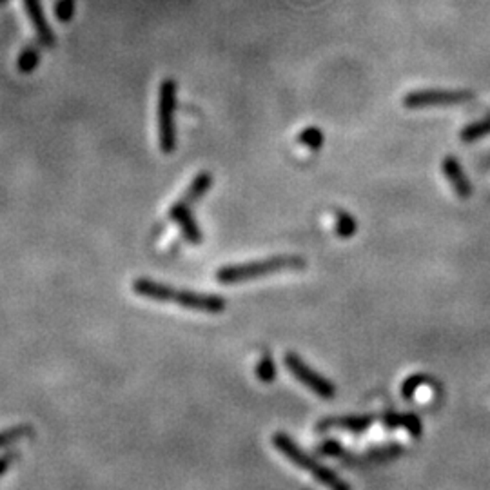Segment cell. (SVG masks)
Masks as SVG:
<instances>
[{
  "instance_id": "20",
  "label": "cell",
  "mask_w": 490,
  "mask_h": 490,
  "mask_svg": "<svg viewBox=\"0 0 490 490\" xmlns=\"http://www.w3.org/2000/svg\"><path fill=\"white\" fill-rule=\"evenodd\" d=\"M318 452H321V454H326V456H338L342 454V447H340L338 441L329 440L326 441L323 445L318 447Z\"/></svg>"
},
{
  "instance_id": "7",
  "label": "cell",
  "mask_w": 490,
  "mask_h": 490,
  "mask_svg": "<svg viewBox=\"0 0 490 490\" xmlns=\"http://www.w3.org/2000/svg\"><path fill=\"white\" fill-rule=\"evenodd\" d=\"M441 171H443V176L449 182L450 189L456 192V195L461 198V200H468L472 196V183L468 180V176L465 174L463 165L461 162L452 155H447L441 162Z\"/></svg>"
},
{
  "instance_id": "19",
  "label": "cell",
  "mask_w": 490,
  "mask_h": 490,
  "mask_svg": "<svg viewBox=\"0 0 490 490\" xmlns=\"http://www.w3.org/2000/svg\"><path fill=\"white\" fill-rule=\"evenodd\" d=\"M425 379L427 378L421 374H414V376H410V378H407L405 384H403V387H401V394H403V398L410 400V398L414 396L416 391H418V388L425 384Z\"/></svg>"
},
{
  "instance_id": "3",
  "label": "cell",
  "mask_w": 490,
  "mask_h": 490,
  "mask_svg": "<svg viewBox=\"0 0 490 490\" xmlns=\"http://www.w3.org/2000/svg\"><path fill=\"white\" fill-rule=\"evenodd\" d=\"M272 445H274V449L276 450H280L281 454L286 456L290 463L303 468L305 472L311 474L318 483H321V485L327 486L329 490H352L351 485H349L345 479H342V477L332 470V468L318 463L316 459L312 458V456L305 454V452H303V450L300 449V447L296 445V443L287 436V434L284 433L274 434V436H272Z\"/></svg>"
},
{
  "instance_id": "16",
  "label": "cell",
  "mask_w": 490,
  "mask_h": 490,
  "mask_svg": "<svg viewBox=\"0 0 490 490\" xmlns=\"http://www.w3.org/2000/svg\"><path fill=\"white\" fill-rule=\"evenodd\" d=\"M31 436H35V430L29 425H17V427L0 430V449H4V447L11 445V443H17V441Z\"/></svg>"
},
{
  "instance_id": "18",
  "label": "cell",
  "mask_w": 490,
  "mask_h": 490,
  "mask_svg": "<svg viewBox=\"0 0 490 490\" xmlns=\"http://www.w3.org/2000/svg\"><path fill=\"white\" fill-rule=\"evenodd\" d=\"M36 62H38V51L35 48H26L18 57V69L22 73H29L33 71L36 67Z\"/></svg>"
},
{
  "instance_id": "5",
  "label": "cell",
  "mask_w": 490,
  "mask_h": 490,
  "mask_svg": "<svg viewBox=\"0 0 490 490\" xmlns=\"http://www.w3.org/2000/svg\"><path fill=\"white\" fill-rule=\"evenodd\" d=\"M476 94L467 90H438V88H428V90L409 91L401 98V104L407 109L418 111V109H428V107H449L461 106L470 100H474Z\"/></svg>"
},
{
  "instance_id": "17",
  "label": "cell",
  "mask_w": 490,
  "mask_h": 490,
  "mask_svg": "<svg viewBox=\"0 0 490 490\" xmlns=\"http://www.w3.org/2000/svg\"><path fill=\"white\" fill-rule=\"evenodd\" d=\"M256 376H258V379L263 382V384L274 382V378H276V365H274L271 354H263V356L260 358V361L256 363Z\"/></svg>"
},
{
  "instance_id": "10",
  "label": "cell",
  "mask_w": 490,
  "mask_h": 490,
  "mask_svg": "<svg viewBox=\"0 0 490 490\" xmlns=\"http://www.w3.org/2000/svg\"><path fill=\"white\" fill-rule=\"evenodd\" d=\"M24 6H26V13L27 17H29V20H31L33 27H35L38 41H41L44 46H53L55 36H53V31H51V27H49L48 20H46L44 17L41 0H24Z\"/></svg>"
},
{
  "instance_id": "9",
  "label": "cell",
  "mask_w": 490,
  "mask_h": 490,
  "mask_svg": "<svg viewBox=\"0 0 490 490\" xmlns=\"http://www.w3.org/2000/svg\"><path fill=\"white\" fill-rule=\"evenodd\" d=\"M374 424L372 416H343V418H327L318 424V430H345V433H365Z\"/></svg>"
},
{
  "instance_id": "21",
  "label": "cell",
  "mask_w": 490,
  "mask_h": 490,
  "mask_svg": "<svg viewBox=\"0 0 490 490\" xmlns=\"http://www.w3.org/2000/svg\"><path fill=\"white\" fill-rule=\"evenodd\" d=\"M15 458H17V452H8V454L0 456V476H2V474H6V470L11 467V463L15 461Z\"/></svg>"
},
{
  "instance_id": "2",
  "label": "cell",
  "mask_w": 490,
  "mask_h": 490,
  "mask_svg": "<svg viewBox=\"0 0 490 490\" xmlns=\"http://www.w3.org/2000/svg\"><path fill=\"white\" fill-rule=\"evenodd\" d=\"M303 267H305V260L302 256H289V254L287 256H272V258L254 260V262L222 267L216 272V280L225 286H232V284H240V281L269 276L274 272L300 271Z\"/></svg>"
},
{
  "instance_id": "8",
  "label": "cell",
  "mask_w": 490,
  "mask_h": 490,
  "mask_svg": "<svg viewBox=\"0 0 490 490\" xmlns=\"http://www.w3.org/2000/svg\"><path fill=\"white\" fill-rule=\"evenodd\" d=\"M169 220L178 223L180 231H182V234L189 244H202V231L198 227V223H196L195 216L191 214V207H186V205H180L174 202L169 209Z\"/></svg>"
},
{
  "instance_id": "6",
  "label": "cell",
  "mask_w": 490,
  "mask_h": 490,
  "mask_svg": "<svg viewBox=\"0 0 490 490\" xmlns=\"http://www.w3.org/2000/svg\"><path fill=\"white\" fill-rule=\"evenodd\" d=\"M286 365H287V369H289L290 374L298 379V382H302V384L305 385L309 391L314 392L316 396L326 398V400H330V398L336 396L335 384H332L330 379H327L326 376L318 374L316 370L312 369V367H309L307 363H305V361H303L302 358L298 356V354H294V352H287Z\"/></svg>"
},
{
  "instance_id": "4",
  "label": "cell",
  "mask_w": 490,
  "mask_h": 490,
  "mask_svg": "<svg viewBox=\"0 0 490 490\" xmlns=\"http://www.w3.org/2000/svg\"><path fill=\"white\" fill-rule=\"evenodd\" d=\"M174 107H176V82L173 78L162 80L158 90V142L165 155H171L176 147L174 133Z\"/></svg>"
},
{
  "instance_id": "15",
  "label": "cell",
  "mask_w": 490,
  "mask_h": 490,
  "mask_svg": "<svg viewBox=\"0 0 490 490\" xmlns=\"http://www.w3.org/2000/svg\"><path fill=\"white\" fill-rule=\"evenodd\" d=\"M490 134V116H485L482 120H476L472 124L465 125L463 130L459 131V139L465 144H472L477 140L485 139Z\"/></svg>"
},
{
  "instance_id": "12",
  "label": "cell",
  "mask_w": 490,
  "mask_h": 490,
  "mask_svg": "<svg viewBox=\"0 0 490 490\" xmlns=\"http://www.w3.org/2000/svg\"><path fill=\"white\" fill-rule=\"evenodd\" d=\"M384 424L391 428H405L407 433L414 438H419L421 433H424L421 419L416 414H412V412H387V414L384 416Z\"/></svg>"
},
{
  "instance_id": "14",
  "label": "cell",
  "mask_w": 490,
  "mask_h": 490,
  "mask_svg": "<svg viewBox=\"0 0 490 490\" xmlns=\"http://www.w3.org/2000/svg\"><path fill=\"white\" fill-rule=\"evenodd\" d=\"M296 142L305 147V149H309V151H320L323 144H326V134H323V131L318 125H307V127H303L300 131L298 136H296Z\"/></svg>"
},
{
  "instance_id": "13",
  "label": "cell",
  "mask_w": 490,
  "mask_h": 490,
  "mask_svg": "<svg viewBox=\"0 0 490 490\" xmlns=\"http://www.w3.org/2000/svg\"><path fill=\"white\" fill-rule=\"evenodd\" d=\"M332 216H335L336 237H340L345 240V238H351L356 234L358 222L351 213H347V211H343V209H335L332 211Z\"/></svg>"
},
{
  "instance_id": "1",
  "label": "cell",
  "mask_w": 490,
  "mask_h": 490,
  "mask_svg": "<svg viewBox=\"0 0 490 490\" xmlns=\"http://www.w3.org/2000/svg\"><path fill=\"white\" fill-rule=\"evenodd\" d=\"M133 290L146 300H153V302L162 303H174V305H180V307L183 309L207 312V314H218V312L225 311V307H227L225 298L218 296V294H205L195 293V290L174 289V287L165 286V284H160V281L149 280V278H139V280H134Z\"/></svg>"
},
{
  "instance_id": "11",
  "label": "cell",
  "mask_w": 490,
  "mask_h": 490,
  "mask_svg": "<svg viewBox=\"0 0 490 490\" xmlns=\"http://www.w3.org/2000/svg\"><path fill=\"white\" fill-rule=\"evenodd\" d=\"M211 186H213V174L207 173V171H204V173H198L195 176V180L189 183V188L186 189V192L182 195V198H180V200H176V204L186 205V207H191L192 204H196V202L200 200L205 192L209 191Z\"/></svg>"
},
{
  "instance_id": "22",
  "label": "cell",
  "mask_w": 490,
  "mask_h": 490,
  "mask_svg": "<svg viewBox=\"0 0 490 490\" xmlns=\"http://www.w3.org/2000/svg\"><path fill=\"white\" fill-rule=\"evenodd\" d=\"M0 2H2V0H0Z\"/></svg>"
}]
</instances>
